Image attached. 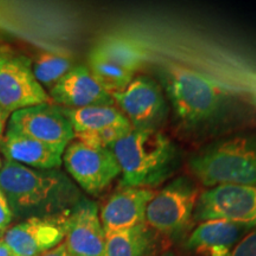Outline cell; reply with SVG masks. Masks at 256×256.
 <instances>
[{
    "label": "cell",
    "instance_id": "1",
    "mask_svg": "<svg viewBox=\"0 0 256 256\" xmlns=\"http://www.w3.org/2000/svg\"><path fill=\"white\" fill-rule=\"evenodd\" d=\"M0 188L18 220L64 215L83 198L80 188L60 168L36 170L5 159Z\"/></svg>",
    "mask_w": 256,
    "mask_h": 256
},
{
    "label": "cell",
    "instance_id": "2",
    "mask_svg": "<svg viewBox=\"0 0 256 256\" xmlns=\"http://www.w3.org/2000/svg\"><path fill=\"white\" fill-rule=\"evenodd\" d=\"M121 168V188H151L171 177L178 150L158 130H132L110 147Z\"/></svg>",
    "mask_w": 256,
    "mask_h": 256
},
{
    "label": "cell",
    "instance_id": "3",
    "mask_svg": "<svg viewBox=\"0 0 256 256\" xmlns=\"http://www.w3.org/2000/svg\"><path fill=\"white\" fill-rule=\"evenodd\" d=\"M188 166L208 188L256 185V139L238 136L220 140L196 153Z\"/></svg>",
    "mask_w": 256,
    "mask_h": 256
},
{
    "label": "cell",
    "instance_id": "4",
    "mask_svg": "<svg viewBox=\"0 0 256 256\" xmlns=\"http://www.w3.org/2000/svg\"><path fill=\"white\" fill-rule=\"evenodd\" d=\"M162 78L176 115L190 126L214 119L226 104V92L215 81L185 66H165Z\"/></svg>",
    "mask_w": 256,
    "mask_h": 256
},
{
    "label": "cell",
    "instance_id": "5",
    "mask_svg": "<svg viewBox=\"0 0 256 256\" xmlns=\"http://www.w3.org/2000/svg\"><path fill=\"white\" fill-rule=\"evenodd\" d=\"M148 54L142 44L130 38L108 34L92 46L88 68L110 94L124 90L144 68Z\"/></svg>",
    "mask_w": 256,
    "mask_h": 256
},
{
    "label": "cell",
    "instance_id": "6",
    "mask_svg": "<svg viewBox=\"0 0 256 256\" xmlns=\"http://www.w3.org/2000/svg\"><path fill=\"white\" fill-rule=\"evenodd\" d=\"M51 104L50 96L32 72V60L8 44H0V107L14 114Z\"/></svg>",
    "mask_w": 256,
    "mask_h": 256
},
{
    "label": "cell",
    "instance_id": "7",
    "mask_svg": "<svg viewBox=\"0 0 256 256\" xmlns=\"http://www.w3.org/2000/svg\"><path fill=\"white\" fill-rule=\"evenodd\" d=\"M200 194V190L190 178L174 179L154 194L147 206L145 223L164 235H180L194 218Z\"/></svg>",
    "mask_w": 256,
    "mask_h": 256
},
{
    "label": "cell",
    "instance_id": "8",
    "mask_svg": "<svg viewBox=\"0 0 256 256\" xmlns=\"http://www.w3.org/2000/svg\"><path fill=\"white\" fill-rule=\"evenodd\" d=\"M62 162L72 182L90 196L101 194L121 176L119 162L110 148L92 147L78 140L69 144Z\"/></svg>",
    "mask_w": 256,
    "mask_h": 256
},
{
    "label": "cell",
    "instance_id": "9",
    "mask_svg": "<svg viewBox=\"0 0 256 256\" xmlns=\"http://www.w3.org/2000/svg\"><path fill=\"white\" fill-rule=\"evenodd\" d=\"M194 217L229 220L256 228V185H220L200 194Z\"/></svg>",
    "mask_w": 256,
    "mask_h": 256
},
{
    "label": "cell",
    "instance_id": "10",
    "mask_svg": "<svg viewBox=\"0 0 256 256\" xmlns=\"http://www.w3.org/2000/svg\"><path fill=\"white\" fill-rule=\"evenodd\" d=\"M8 127L51 147L60 154L75 139L72 124L62 108L52 104H38L14 112L10 118Z\"/></svg>",
    "mask_w": 256,
    "mask_h": 256
},
{
    "label": "cell",
    "instance_id": "11",
    "mask_svg": "<svg viewBox=\"0 0 256 256\" xmlns=\"http://www.w3.org/2000/svg\"><path fill=\"white\" fill-rule=\"evenodd\" d=\"M132 130H156L166 115V100L158 82L136 76L124 90L112 94Z\"/></svg>",
    "mask_w": 256,
    "mask_h": 256
},
{
    "label": "cell",
    "instance_id": "12",
    "mask_svg": "<svg viewBox=\"0 0 256 256\" xmlns=\"http://www.w3.org/2000/svg\"><path fill=\"white\" fill-rule=\"evenodd\" d=\"M68 214L20 220L5 232L2 240L14 256H40L64 242Z\"/></svg>",
    "mask_w": 256,
    "mask_h": 256
},
{
    "label": "cell",
    "instance_id": "13",
    "mask_svg": "<svg viewBox=\"0 0 256 256\" xmlns=\"http://www.w3.org/2000/svg\"><path fill=\"white\" fill-rule=\"evenodd\" d=\"M64 243L74 256H106V234L95 202L83 197L69 211Z\"/></svg>",
    "mask_w": 256,
    "mask_h": 256
},
{
    "label": "cell",
    "instance_id": "14",
    "mask_svg": "<svg viewBox=\"0 0 256 256\" xmlns=\"http://www.w3.org/2000/svg\"><path fill=\"white\" fill-rule=\"evenodd\" d=\"M50 100L60 108L80 110L115 106L110 92L102 87L86 66H76L50 89Z\"/></svg>",
    "mask_w": 256,
    "mask_h": 256
},
{
    "label": "cell",
    "instance_id": "15",
    "mask_svg": "<svg viewBox=\"0 0 256 256\" xmlns=\"http://www.w3.org/2000/svg\"><path fill=\"white\" fill-rule=\"evenodd\" d=\"M154 194L152 188L127 186L115 192L106 202L100 212L106 235L145 223L147 206Z\"/></svg>",
    "mask_w": 256,
    "mask_h": 256
},
{
    "label": "cell",
    "instance_id": "16",
    "mask_svg": "<svg viewBox=\"0 0 256 256\" xmlns=\"http://www.w3.org/2000/svg\"><path fill=\"white\" fill-rule=\"evenodd\" d=\"M252 226L229 220H212L202 222L188 238V247L210 256H229L235 246Z\"/></svg>",
    "mask_w": 256,
    "mask_h": 256
},
{
    "label": "cell",
    "instance_id": "17",
    "mask_svg": "<svg viewBox=\"0 0 256 256\" xmlns=\"http://www.w3.org/2000/svg\"><path fill=\"white\" fill-rule=\"evenodd\" d=\"M0 153L5 160L36 170L60 168L63 164V154L10 127L0 142Z\"/></svg>",
    "mask_w": 256,
    "mask_h": 256
},
{
    "label": "cell",
    "instance_id": "18",
    "mask_svg": "<svg viewBox=\"0 0 256 256\" xmlns=\"http://www.w3.org/2000/svg\"><path fill=\"white\" fill-rule=\"evenodd\" d=\"M62 110L72 124L75 136L100 132L112 128L132 130L130 121L115 106H96L80 110L62 108Z\"/></svg>",
    "mask_w": 256,
    "mask_h": 256
},
{
    "label": "cell",
    "instance_id": "19",
    "mask_svg": "<svg viewBox=\"0 0 256 256\" xmlns=\"http://www.w3.org/2000/svg\"><path fill=\"white\" fill-rule=\"evenodd\" d=\"M153 246L154 238L146 223L106 235V256H148Z\"/></svg>",
    "mask_w": 256,
    "mask_h": 256
},
{
    "label": "cell",
    "instance_id": "20",
    "mask_svg": "<svg viewBox=\"0 0 256 256\" xmlns=\"http://www.w3.org/2000/svg\"><path fill=\"white\" fill-rule=\"evenodd\" d=\"M72 68V58L49 50L42 51L32 60V72L34 78L42 87L48 88L49 90Z\"/></svg>",
    "mask_w": 256,
    "mask_h": 256
},
{
    "label": "cell",
    "instance_id": "21",
    "mask_svg": "<svg viewBox=\"0 0 256 256\" xmlns=\"http://www.w3.org/2000/svg\"><path fill=\"white\" fill-rule=\"evenodd\" d=\"M132 130H124V128H112V130H104L95 133H87L75 136L78 142L87 144L92 147H101V148H110V147L122 139L124 136Z\"/></svg>",
    "mask_w": 256,
    "mask_h": 256
},
{
    "label": "cell",
    "instance_id": "22",
    "mask_svg": "<svg viewBox=\"0 0 256 256\" xmlns=\"http://www.w3.org/2000/svg\"><path fill=\"white\" fill-rule=\"evenodd\" d=\"M229 256H256V228L249 232L235 246Z\"/></svg>",
    "mask_w": 256,
    "mask_h": 256
},
{
    "label": "cell",
    "instance_id": "23",
    "mask_svg": "<svg viewBox=\"0 0 256 256\" xmlns=\"http://www.w3.org/2000/svg\"><path fill=\"white\" fill-rule=\"evenodd\" d=\"M14 220V214H12L11 208H10L8 198L0 188V238L11 228V224Z\"/></svg>",
    "mask_w": 256,
    "mask_h": 256
},
{
    "label": "cell",
    "instance_id": "24",
    "mask_svg": "<svg viewBox=\"0 0 256 256\" xmlns=\"http://www.w3.org/2000/svg\"><path fill=\"white\" fill-rule=\"evenodd\" d=\"M40 256H74L70 250L68 249V247L66 246V243H60V246H57L56 248L51 249L46 254L40 255Z\"/></svg>",
    "mask_w": 256,
    "mask_h": 256
},
{
    "label": "cell",
    "instance_id": "25",
    "mask_svg": "<svg viewBox=\"0 0 256 256\" xmlns=\"http://www.w3.org/2000/svg\"><path fill=\"white\" fill-rule=\"evenodd\" d=\"M11 118V114L8 113L5 110L0 107V142H2V138L5 136L6 130H8V124Z\"/></svg>",
    "mask_w": 256,
    "mask_h": 256
},
{
    "label": "cell",
    "instance_id": "26",
    "mask_svg": "<svg viewBox=\"0 0 256 256\" xmlns=\"http://www.w3.org/2000/svg\"><path fill=\"white\" fill-rule=\"evenodd\" d=\"M0 256H14L12 252L10 250V248L6 246V243L4 242L2 238H0Z\"/></svg>",
    "mask_w": 256,
    "mask_h": 256
},
{
    "label": "cell",
    "instance_id": "27",
    "mask_svg": "<svg viewBox=\"0 0 256 256\" xmlns=\"http://www.w3.org/2000/svg\"><path fill=\"white\" fill-rule=\"evenodd\" d=\"M2 164H4V160H2V156H0V170L2 168Z\"/></svg>",
    "mask_w": 256,
    "mask_h": 256
}]
</instances>
